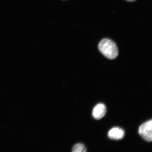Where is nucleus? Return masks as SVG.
I'll return each mask as SVG.
<instances>
[{
	"label": "nucleus",
	"mask_w": 152,
	"mask_h": 152,
	"mask_svg": "<svg viewBox=\"0 0 152 152\" xmlns=\"http://www.w3.org/2000/svg\"><path fill=\"white\" fill-rule=\"evenodd\" d=\"M86 148L83 144L79 143L74 146L72 152H86Z\"/></svg>",
	"instance_id": "39448f33"
},
{
	"label": "nucleus",
	"mask_w": 152,
	"mask_h": 152,
	"mask_svg": "<svg viewBox=\"0 0 152 152\" xmlns=\"http://www.w3.org/2000/svg\"><path fill=\"white\" fill-rule=\"evenodd\" d=\"M106 113V106L103 104L100 103L95 106L92 112L93 116L96 119H100L103 118Z\"/></svg>",
	"instance_id": "7ed1b4c3"
},
{
	"label": "nucleus",
	"mask_w": 152,
	"mask_h": 152,
	"mask_svg": "<svg viewBox=\"0 0 152 152\" xmlns=\"http://www.w3.org/2000/svg\"><path fill=\"white\" fill-rule=\"evenodd\" d=\"M99 49L106 58L113 60L118 56V50L116 45L111 39H104L98 45Z\"/></svg>",
	"instance_id": "f257e3e1"
},
{
	"label": "nucleus",
	"mask_w": 152,
	"mask_h": 152,
	"mask_svg": "<svg viewBox=\"0 0 152 152\" xmlns=\"http://www.w3.org/2000/svg\"><path fill=\"white\" fill-rule=\"evenodd\" d=\"M152 121H148L142 124L139 129V134L140 136L148 142L152 140Z\"/></svg>",
	"instance_id": "f03ea898"
},
{
	"label": "nucleus",
	"mask_w": 152,
	"mask_h": 152,
	"mask_svg": "<svg viewBox=\"0 0 152 152\" xmlns=\"http://www.w3.org/2000/svg\"><path fill=\"white\" fill-rule=\"evenodd\" d=\"M125 1H126L128 2H133L135 1H136V0H125Z\"/></svg>",
	"instance_id": "423d86ee"
},
{
	"label": "nucleus",
	"mask_w": 152,
	"mask_h": 152,
	"mask_svg": "<svg viewBox=\"0 0 152 152\" xmlns=\"http://www.w3.org/2000/svg\"><path fill=\"white\" fill-rule=\"evenodd\" d=\"M124 131L122 129L115 127L111 129L108 132L109 137L114 140H121L124 137Z\"/></svg>",
	"instance_id": "20e7f679"
}]
</instances>
